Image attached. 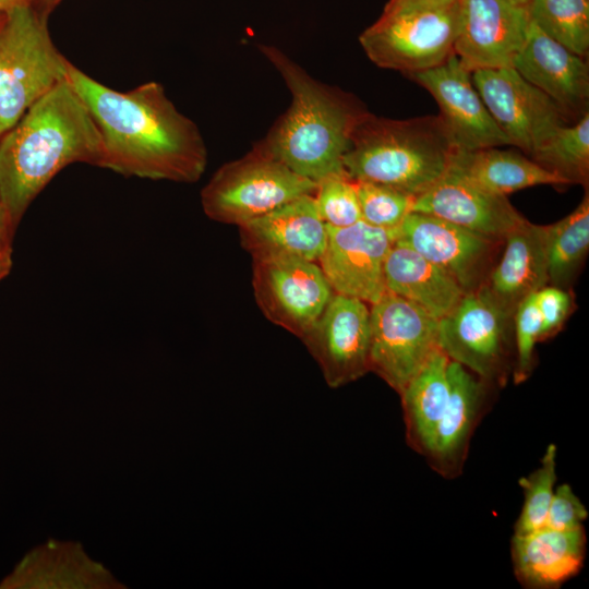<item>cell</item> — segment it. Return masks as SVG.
Wrapping results in <instances>:
<instances>
[{
  "label": "cell",
  "mask_w": 589,
  "mask_h": 589,
  "mask_svg": "<svg viewBox=\"0 0 589 589\" xmlns=\"http://www.w3.org/2000/svg\"><path fill=\"white\" fill-rule=\"evenodd\" d=\"M67 80L87 107L103 141L101 168L125 177L193 183L207 148L197 125L181 113L161 84L112 89L71 62Z\"/></svg>",
  "instance_id": "1"
},
{
  "label": "cell",
  "mask_w": 589,
  "mask_h": 589,
  "mask_svg": "<svg viewBox=\"0 0 589 589\" xmlns=\"http://www.w3.org/2000/svg\"><path fill=\"white\" fill-rule=\"evenodd\" d=\"M103 141L68 80L35 101L0 137V197L15 228L35 197L63 168H101Z\"/></svg>",
  "instance_id": "2"
},
{
  "label": "cell",
  "mask_w": 589,
  "mask_h": 589,
  "mask_svg": "<svg viewBox=\"0 0 589 589\" xmlns=\"http://www.w3.org/2000/svg\"><path fill=\"white\" fill-rule=\"evenodd\" d=\"M259 49L279 72L291 104L256 144L316 183L346 173L344 157L351 133L368 110L353 95L313 79L279 48L260 45Z\"/></svg>",
  "instance_id": "3"
},
{
  "label": "cell",
  "mask_w": 589,
  "mask_h": 589,
  "mask_svg": "<svg viewBox=\"0 0 589 589\" xmlns=\"http://www.w3.org/2000/svg\"><path fill=\"white\" fill-rule=\"evenodd\" d=\"M455 151L440 116L396 120L366 111L353 128L344 168L353 181L418 196L445 175Z\"/></svg>",
  "instance_id": "4"
},
{
  "label": "cell",
  "mask_w": 589,
  "mask_h": 589,
  "mask_svg": "<svg viewBox=\"0 0 589 589\" xmlns=\"http://www.w3.org/2000/svg\"><path fill=\"white\" fill-rule=\"evenodd\" d=\"M47 19L46 12L26 2L5 12L0 22V137L67 80L70 61L55 46Z\"/></svg>",
  "instance_id": "5"
},
{
  "label": "cell",
  "mask_w": 589,
  "mask_h": 589,
  "mask_svg": "<svg viewBox=\"0 0 589 589\" xmlns=\"http://www.w3.org/2000/svg\"><path fill=\"white\" fill-rule=\"evenodd\" d=\"M317 183L290 170L256 143L243 157L224 164L201 192L207 217L241 226L294 199L314 194Z\"/></svg>",
  "instance_id": "6"
},
{
  "label": "cell",
  "mask_w": 589,
  "mask_h": 589,
  "mask_svg": "<svg viewBox=\"0 0 589 589\" xmlns=\"http://www.w3.org/2000/svg\"><path fill=\"white\" fill-rule=\"evenodd\" d=\"M459 2L385 15L365 28L359 43L377 67L408 76L445 62L454 53Z\"/></svg>",
  "instance_id": "7"
},
{
  "label": "cell",
  "mask_w": 589,
  "mask_h": 589,
  "mask_svg": "<svg viewBox=\"0 0 589 589\" xmlns=\"http://www.w3.org/2000/svg\"><path fill=\"white\" fill-rule=\"evenodd\" d=\"M513 317L480 291L465 293L455 309L438 320V346L479 377L504 386L513 372Z\"/></svg>",
  "instance_id": "8"
},
{
  "label": "cell",
  "mask_w": 589,
  "mask_h": 589,
  "mask_svg": "<svg viewBox=\"0 0 589 589\" xmlns=\"http://www.w3.org/2000/svg\"><path fill=\"white\" fill-rule=\"evenodd\" d=\"M370 372L400 394L438 346V320L386 290L371 304Z\"/></svg>",
  "instance_id": "9"
},
{
  "label": "cell",
  "mask_w": 589,
  "mask_h": 589,
  "mask_svg": "<svg viewBox=\"0 0 589 589\" xmlns=\"http://www.w3.org/2000/svg\"><path fill=\"white\" fill-rule=\"evenodd\" d=\"M256 303L272 323L302 338L335 293L320 265L296 257L254 259Z\"/></svg>",
  "instance_id": "10"
},
{
  "label": "cell",
  "mask_w": 589,
  "mask_h": 589,
  "mask_svg": "<svg viewBox=\"0 0 589 589\" xmlns=\"http://www.w3.org/2000/svg\"><path fill=\"white\" fill-rule=\"evenodd\" d=\"M472 82L510 145L529 156L560 127L569 124L558 105L512 67L474 70Z\"/></svg>",
  "instance_id": "11"
},
{
  "label": "cell",
  "mask_w": 589,
  "mask_h": 589,
  "mask_svg": "<svg viewBox=\"0 0 589 589\" xmlns=\"http://www.w3.org/2000/svg\"><path fill=\"white\" fill-rule=\"evenodd\" d=\"M395 243L411 248L443 268L468 293L484 283L500 256L504 239L411 212L398 228Z\"/></svg>",
  "instance_id": "12"
},
{
  "label": "cell",
  "mask_w": 589,
  "mask_h": 589,
  "mask_svg": "<svg viewBox=\"0 0 589 589\" xmlns=\"http://www.w3.org/2000/svg\"><path fill=\"white\" fill-rule=\"evenodd\" d=\"M301 339L329 387L347 385L370 372V309L360 299L334 293Z\"/></svg>",
  "instance_id": "13"
},
{
  "label": "cell",
  "mask_w": 589,
  "mask_h": 589,
  "mask_svg": "<svg viewBox=\"0 0 589 589\" xmlns=\"http://www.w3.org/2000/svg\"><path fill=\"white\" fill-rule=\"evenodd\" d=\"M529 24L526 5L512 0H460L454 53L471 72L513 68Z\"/></svg>",
  "instance_id": "14"
},
{
  "label": "cell",
  "mask_w": 589,
  "mask_h": 589,
  "mask_svg": "<svg viewBox=\"0 0 589 589\" xmlns=\"http://www.w3.org/2000/svg\"><path fill=\"white\" fill-rule=\"evenodd\" d=\"M394 242L393 232L363 220L327 227L320 267L335 293L373 304L386 292L384 265Z\"/></svg>",
  "instance_id": "15"
},
{
  "label": "cell",
  "mask_w": 589,
  "mask_h": 589,
  "mask_svg": "<svg viewBox=\"0 0 589 589\" xmlns=\"http://www.w3.org/2000/svg\"><path fill=\"white\" fill-rule=\"evenodd\" d=\"M409 77L437 103L456 151L510 145L473 85L472 72L455 53L442 64Z\"/></svg>",
  "instance_id": "16"
},
{
  "label": "cell",
  "mask_w": 589,
  "mask_h": 589,
  "mask_svg": "<svg viewBox=\"0 0 589 589\" xmlns=\"http://www.w3.org/2000/svg\"><path fill=\"white\" fill-rule=\"evenodd\" d=\"M448 375V401L423 456L436 473L452 480L464 470L473 433L497 386L452 360Z\"/></svg>",
  "instance_id": "17"
},
{
  "label": "cell",
  "mask_w": 589,
  "mask_h": 589,
  "mask_svg": "<svg viewBox=\"0 0 589 589\" xmlns=\"http://www.w3.org/2000/svg\"><path fill=\"white\" fill-rule=\"evenodd\" d=\"M241 245L252 259L296 257L316 262L327 242L314 194L294 199L239 226Z\"/></svg>",
  "instance_id": "18"
},
{
  "label": "cell",
  "mask_w": 589,
  "mask_h": 589,
  "mask_svg": "<svg viewBox=\"0 0 589 589\" xmlns=\"http://www.w3.org/2000/svg\"><path fill=\"white\" fill-rule=\"evenodd\" d=\"M412 212L430 214L498 239H504L526 219L507 196L490 192L449 169L416 196Z\"/></svg>",
  "instance_id": "19"
},
{
  "label": "cell",
  "mask_w": 589,
  "mask_h": 589,
  "mask_svg": "<svg viewBox=\"0 0 589 589\" xmlns=\"http://www.w3.org/2000/svg\"><path fill=\"white\" fill-rule=\"evenodd\" d=\"M513 68L568 118L579 119L588 112L589 68L585 58L546 36L532 22Z\"/></svg>",
  "instance_id": "20"
},
{
  "label": "cell",
  "mask_w": 589,
  "mask_h": 589,
  "mask_svg": "<svg viewBox=\"0 0 589 589\" xmlns=\"http://www.w3.org/2000/svg\"><path fill=\"white\" fill-rule=\"evenodd\" d=\"M548 285L546 226L525 219L504 238L502 251L478 289L505 314Z\"/></svg>",
  "instance_id": "21"
},
{
  "label": "cell",
  "mask_w": 589,
  "mask_h": 589,
  "mask_svg": "<svg viewBox=\"0 0 589 589\" xmlns=\"http://www.w3.org/2000/svg\"><path fill=\"white\" fill-rule=\"evenodd\" d=\"M122 588L75 542L50 540L29 551L2 579L0 589Z\"/></svg>",
  "instance_id": "22"
},
{
  "label": "cell",
  "mask_w": 589,
  "mask_h": 589,
  "mask_svg": "<svg viewBox=\"0 0 589 589\" xmlns=\"http://www.w3.org/2000/svg\"><path fill=\"white\" fill-rule=\"evenodd\" d=\"M586 545L584 526L573 530L542 527L514 534L510 542L514 575L527 589H557L581 570Z\"/></svg>",
  "instance_id": "23"
},
{
  "label": "cell",
  "mask_w": 589,
  "mask_h": 589,
  "mask_svg": "<svg viewBox=\"0 0 589 589\" xmlns=\"http://www.w3.org/2000/svg\"><path fill=\"white\" fill-rule=\"evenodd\" d=\"M386 290L441 320L459 303L465 291L443 268L409 247L394 242L384 265Z\"/></svg>",
  "instance_id": "24"
},
{
  "label": "cell",
  "mask_w": 589,
  "mask_h": 589,
  "mask_svg": "<svg viewBox=\"0 0 589 589\" xmlns=\"http://www.w3.org/2000/svg\"><path fill=\"white\" fill-rule=\"evenodd\" d=\"M449 170L479 187L501 195L540 184H568L530 157L497 147L455 151Z\"/></svg>",
  "instance_id": "25"
},
{
  "label": "cell",
  "mask_w": 589,
  "mask_h": 589,
  "mask_svg": "<svg viewBox=\"0 0 589 589\" xmlns=\"http://www.w3.org/2000/svg\"><path fill=\"white\" fill-rule=\"evenodd\" d=\"M449 361L438 348L399 394L407 444L422 456L448 401Z\"/></svg>",
  "instance_id": "26"
},
{
  "label": "cell",
  "mask_w": 589,
  "mask_h": 589,
  "mask_svg": "<svg viewBox=\"0 0 589 589\" xmlns=\"http://www.w3.org/2000/svg\"><path fill=\"white\" fill-rule=\"evenodd\" d=\"M589 251V196L555 224L546 226L548 285L569 289Z\"/></svg>",
  "instance_id": "27"
},
{
  "label": "cell",
  "mask_w": 589,
  "mask_h": 589,
  "mask_svg": "<svg viewBox=\"0 0 589 589\" xmlns=\"http://www.w3.org/2000/svg\"><path fill=\"white\" fill-rule=\"evenodd\" d=\"M543 168L569 183L588 184L589 178V112L573 125L560 127L530 156Z\"/></svg>",
  "instance_id": "28"
},
{
  "label": "cell",
  "mask_w": 589,
  "mask_h": 589,
  "mask_svg": "<svg viewBox=\"0 0 589 589\" xmlns=\"http://www.w3.org/2000/svg\"><path fill=\"white\" fill-rule=\"evenodd\" d=\"M530 22L546 36L580 57L589 51L588 0H531Z\"/></svg>",
  "instance_id": "29"
},
{
  "label": "cell",
  "mask_w": 589,
  "mask_h": 589,
  "mask_svg": "<svg viewBox=\"0 0 589 589\" xmlns=\"http://www.w3.org/2000/svg\"><path fill=\"white\" fill-rule=\"evenodd\" d=\"M556 480V446L549 444L539 467L518 481L524 503L514 525V534H525L544 527Z\"/></svg>",
  "instance_id": "30"
},
{
  "label": "cell",
  "mask_w": 589,
  "mask_h": 589,
  "mask_svg": "<svg viewBox=\"0 0 589 589\" xmlns=\"http://www.w3.org/2000/svg\"><path fill=\"white\" fill-rule=\"evenodd\" d=\"M354 182L362 220L396 236L407 215L412 212L416 196L386 184Z\"/></svg>",
  "instance_id": "31"
},
{
  "label": "cell",
  "mask_w": 589,
  "mask_h": 589,
  "mask_svg": "<svg viewBox=\"0 0 589 589\" xmlns=\"http://www.w3.org/2000/svg\"><path fill=\"white\" fill-rule=\"evenodd\" d=\"M314 199L327 227L344 228L362 220L356 182L347 173L332 175L321 180Z\"/></svg>",
  "instance_id": "32"
},
{
  "label": "cell",
  "mask_w": 589,
  "mask_h": 589,
  "mask_svg": "<svg viewBox=\"0 0 589 589\" xmlns=\"http://www.w3.org/2000/svg\"><path fill=\"white\" fill-rule=\"evenodd\" d=\"M515 360L513 376L516 384L525 382L534 368V348L541 340L542 321L534 293L526 298L513 316Z\"/></svg>",
  "instance_id": "33"
},
{
  "label": "cell",
  "mask_w": 589,
  "mask_h": 589,
  "mask_svg": "<svg viewBox=\"0 0 589 589\" xmlns=\"http://www.w3.org/2000/svg\"><path fill=\"white\" fill-rule=\"evenodd\" d=\"M534 299L542 321L543 340L562 328L572 311L573 296L569 289L546 285L534 292Z\"/></svg>",
  "instance_id": "34"
},
{
  "label": "cell",
  "mask_w": 589,
  "mask_h": 589,
  "mask_svg": "<svg viewBox=\"0 0 589 589\" xmlns=\"http://www.w3.org/2000/svg\"><path fill=\"white\" fill-rule=\"evenodd\" d=\"M588 510L568 483L555 486L544 527L554 530H573L582 527Z\"/></svg>",
  "instance_id": "35"
},
{
  "label": "cell",
  "mask_w": 589,
  "mask_h": 589,
  "mask_svg": "<svg viewBox=\"0 0 589 589\" xmlns=\"http://www.w3.org/2000/svg\"><path fill=\"white\" fill-rule=\"evenodd\" d=\"M460 0H388L382 14L390 15L398 13L432 10L452 5Z\"/></svg>",
  "instance_id": "36"
},
{
  "label": "cell",
  "mask_w": 589,
  "mask_h": 589,
  "mask_svg": "<svg viewBox=\"0 0 589 589\" xmlns=\"http://www.w3.org/2000/svg\"><path fill=\"white\" fill-rule=\"evenodd\" d=\"M14 227L0 197V256L12 254Z\"/></svg>",
  "instance_id": "37"
},
{
  "label": "cell",
  "mask_w": 589,
  "mask_h": 589,
  "mask_svg": "<svg viewBox=\"0 0 589 589\" xmlns=\"http://www.w3.org/2000/svg\"><path fill=\"white\" fill-rule=\"evenodd\" d=\"M12 268V254L0 256V280L4 278Z\"/></svg>",
  "instance_id": "38"
},
{
  "label": "cell",
  "mask_w": 589,
  "mask_h": 589,
  "mask_svg": "<svg viewBox=\"0 0 589 589\" xmlns=\"http://www.w3.org/2000/svg\"><path fill=\"white\" fill-rule=\"evenodd\" d=\"M35 0H0V13H5L11 9L26 2H33Z\"/></svg>",
  "instance_id": "39"
},
{
  "label": "cell",
  "mask_w": 589,
  "mask_h": 589,
  "mask_svg": "<svg viewBox=\"0 0 589 589\" xmlns=\"http://www.w3.org/2000/svg\"><path fill=\"white\" fill-rule=\"evenodd\" d=\"M61 0H35L34 4H36L40 10L46 12L47 14L50 13V11L59 4Z\"/></svg>",
  "instance_id": "40"
},
{
  "label": "cell",
  "mask_w": 589,
  "mask_h": 589,
  "mask_svg": "<svg viewBox=\"0 0 589 589\" xmlns=\"http://www.w3.org/2000/svg\"><path fill=\"white\" fill-rule=\"evenodd\" d=\"M518 4L527 5L531 0H512Z\"/></svg>",
  "instance_id": "41"
},
{
  "label": "cell",
  "mask_w": 589,
  "mask_h": 589,
  "mask_svg": "<svg viewBox=\"0 0 589 589\" xmlns=\"http://www.w3.org/2000/svg\"><path fill=\"white\" fill-rule=\"evenodd\" d=\"M2 17H3V13H0V22H1Z\"/></svg>",
  "instance_id": "42"
},
{
  "label": "cell",
  "mask_w": 589,
  "mask_h": 589,
  "mask_svg": "<svg viewBox=\"0 0 589 589\" xmlns=\"http://www.w3.org/2000/svg\"><path fill=\"white\" fill-rule=\"evenodd\" d=\"M589 1V0H588Z\"/></svg>",
  "instance_id": "43"
}]
</instances>
